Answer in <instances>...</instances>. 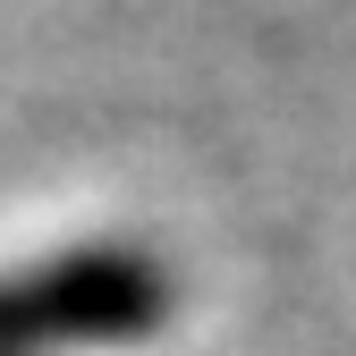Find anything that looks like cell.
Segmentation results:
<instances>
[{
  "instance_id": "cell-1",
  "label": "cell",
  "mask_w": 356,
  "mask_h": 356,
  "mask_svg": "<svg viewBox=\"0 0 356 356\" xmlns=\"http://www.w3.org/2000/svg\"><path fill=\"white\" fill-rule=\"evenodd\" d=\"M161 305H170V280L153 254L76 246V254H51L34 272L0 280V356H34L60 339H127L161 323Z\"/></svg>"
}]
</instances>
